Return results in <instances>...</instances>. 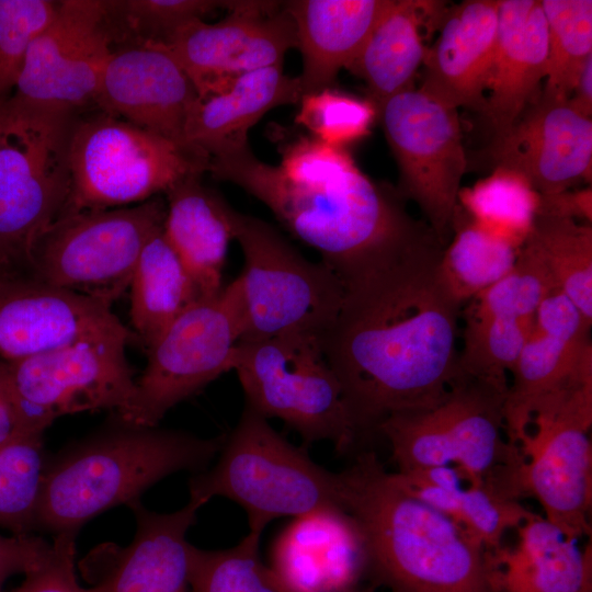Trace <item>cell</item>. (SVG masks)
I'll return each mask as SVG.
<instances>
[{
	"mask_svg": "<svg viewBox=\"0 0 592 592\" xmlns=\"http://www.w3.org/2000/svg\"><path fill=\"white\" fill-rule=\"evenodd\" d=\"M378 118L399 168L398 193L420 207L446 246L466 171L457 107L411 88L388 99Z\"/></svg>",
	"mask_w": 592,
	"mask_h": 592,
	"instance_id": "obj_15",
	"label": "cell"
},
{
	"mask_svg": "<svg viewBox=\"0 0 592 592\" xmlns=\"http://www.w3.org/2000/svg\"><path fill=\"white\" fill-rule=\"evenodd\" d=\"M46 462L43 432H19L0 444V527L12 535L35 531Z\"/></svg>",
	"mask_w": 592,
	"mask_h": 592,
	"instance_id": "obj_36",
	"label": "cell"
},
{
	"mask_svg": "<svg viewBox=\"0 0 592 592\" xmlns=\"http://www.w3.org/2000/svg\"><path fill=\"white\" fill-rule=\"evenodd\" d=\"M547 25L540 0H499L498 31L482 113L493 136L530 106L547 72Z\"/></svg>",
	"mask_w": 592,
	"mask_h": 592,
	"instance_id": "obj_24",
	"label": "cell"
},
{
	"mask_svg": "<svg viewBox=\"0 0 592 592\" xmlns=\"http://www.w3.org/2000/svg\"><path fill=\"white\" fill-rule=\"evenodd\" d=\"M465 320L457 372L509 385L506 373L513 369L532 332L535 317L488 310L469 304L465 310Z\"/></svg>",
	"mask_w": 592,
	"mask_h": 592,
	"instance_id": "obj_34",
	"label": "cell"
},
{
	"mask_svg": "<svg viewBox=\"0 0 592 592\" xmlns=\"http://www.w3.org/2000/svg\"><path fill=\"white\" fill-rule=\"evenodd\" d=\"M229 15L217 23L190 22L162 45L180 62L197 94L217 91L234 78L283 65L297 47L293 19L277 1H230Z\"/></svg>",
	"mask_w": 592,
	"mask_h": 592,
	"instance_id": "obj_17",
	"label": "cell"
},
{
	"mask_svg": "<svg viewBox=\"0 0 592 592\" xmlns=\"http://www.w3.org/2000/svg\"><path fill=\"white\" fill-rule=\"evenodd\" d=\"M533 513L496 485L468 483L456 494L453 521L486 551H490L502 544L509 530L517 528Z\"/></svg>",
	"mask_w": 592,
	"mask_h": 592,
	"instance_id": "obj_41",
	"label": "cell"
},
{
	"mask_svg": "<svg viewBox=\"0 0 592 592\" xmlns=\"http://www.w3.org/2000/svg\"><path fill=\"white\" fill-rule=\"evenodd\" d=\"M115 33L107 1H58L31 45L10 105L76 113L95 105Z\"/></svg>",
	"mask_w": 592,
	"mask_h": 592,
	"instance_id": "obj_16",
	"label": "cell"
},
{
	"mask_svg": "<svg viewBox=\"0 0 592 592\" xmlns=\"http://www.w3.org/2000/svg\"><path fill=\"white\" fill-rule=\"evenodd\" d=\"M537 213L580 219L592 223V190L561 191L553 194H539Z\"/></svg>",
	"mask_w": 592,
	"mask_h": 592,
	"instance_id": "obj_45",
	"label": "cell"
},
{
	"mask_svg": "<svg viewBox=\"0 0 592 592\" xmlns=\"http://www.w3.org/2000/svg\"><path fill=\"white\" fill-rule=\"evenodd\" d=\"M445 13L440 1L392 0L378 20L348 68L365 81L367 99L377 111L388 99L413 88L429 47L425 31L439 25Z\"/></svg>",
	"mask_w": 592,
	"mask_h": 592,
	"instance_id": "obj_30",
	"label": "cell"
},
{
	"mask_svg": "<svg viewBox=\"0 0 592 592\" xmlns=\"http://www.w3.org/2000/svg\"><path fill=\"white\" fill-rule=\"evenodd\" d=\"M444 247L432 235L345 285L321 338L360 436L435 405L457 373L460 306L437 276Z\"/></svg>",
	"mask_w": 592,
	"mask_h": 592,
	"instance_id": "obj_1",
	"label": "cell"
},
{
	"mask_svg": "<svg viewBox=\"0 0 592 592\" xmlns=\"http://www.w3.org/2000/svg\"><path fill=\"white\" fill-rule=\"evenodd\" d=\"M545 265L555 286L592 325V226L537 213L523 243Z\"/></svg>",
	"mask_w": 592,
	"mask_h": 592,
	"instance_id": "obj_33",
	"label": "cell"
},
{
	"mask_svg": "<svg viewBox=\"0 0 592 592\" xmlns=\"http://www.w3.org/2000/svg\"><path fill=\"white\" fill-rule=\"evenodd\" d=\"M496 168L523 177L538 194H553L591 179L592 119L569 100L540 96L493 139Z\"/></svg>",
	"mask_w": 592,
	"mask_h": 592,
	"instance_id": "obj_22",
	"label": "cell"
},
{
	"mask_svg": "<svg viewBox=\"0 0 592 592\" xmlns=\"http://www.w3.org/2000/svg\"><path fill=\"white\" fill-rule=\"evenodd\" d=\"M166 200L66 213L39 239L32 275L112 305L129 288L139 255L163 227Z\"/></svg>",
	"mask_w": 592,
	"mask_h": 592,
	"instance_id": "obj_11",
	"label": "cell"
},
{
	"mask_svg": "<svg viewBox=\"0 0 592 592\" xmlns=\"http://www.w3.org/2000/svg\"><path fill=\"white\" fill-rule=\"evenodd\" d=\"M508 388L457 372L439 402L391 414L376 432L388 441L398 473L454 466L464 481L489 482L517 498L514 478L524 458L505 432Z\"/></svg>",
	"mask_w": 592,
	"mask_h": 592,
	"instance_id": "obj_5",
	"label": "cell"
},
{
	"mask_svg": "<svg viewBox=\"0 0 592 592\" xmlns=\"http://www.w3.org/2000/svg\"><path fill=\"white\" fill-rule=\"evenodd\" d=\"M11 121V111L7 100H0V145L4 138Z\"/></svg>",
	"mask_w": 592,
	"mask_h": 592,
	"instance_id": "obj_48",
	"label": "cell"
},
{
	"mask_svg": "<svg viewBox=\"0 0 592 592\" xmlns=\"http://www.w3.org/2000/svg\"><path fill=\"white\" fill-rule=\"evenodd\" d=\"M458 201L474 221L520 249L532 230L539 194L520 174L496 168L471 187L459 190Z\"/></svg>",
	"mask_w": 592,
	"mask_h": 592,
	"instance_id": "obj_35",
	"label": "cell"
},
{
	"mask_svg": "<svg viewBox=\"0 0 592 592\" xmlns=\"http://www.w3.org/2000/svg\"><path fill=\"white\" fill-rule=\"evenodd\" d=\"M76 535L75 532L54 535L47 556L24 574L22 584L12 592H88L76 576Z\"/></svg>",
	"mask_w": 592,
	"mask_h": 592,
	"instance_id": "obj_43",
	"label": "cell"
},
{
	"mask_svg": "<svg viewBox=\"0 0 592 592\" xmlns=\"http://www.w3.org/2000/svg\"><path fill=\"white\" fill-rule=\"evenodd\" d=\"M520 444L524 462L515 475L521 499L534 497L545 517L567 535H590L592 503V374H582L544 397Z\"/></svg>",
	"mask_w": 592,
	"mask_h": 592,
	"instance_id": "obj_12",
	"label": "cell"
},
{
	"mask_svg": "<svg viewBox=\"0 0 592 592\" xmlns=\"http://www.w3.org/2000/svg\"><path fill=\"white\" fill-rule=\"evenodd\" d=\"M591 325L558 289L539 305L532 332L511 371L503 413L506 436L519 447L538 402L592 368ZM520 448V447H519Z\"/></svg>",
	"mask_w": 592,
	"mask_h": 592,
	"instance_id": "obj_21",
	"label": "cell"
},
{
	"mask_svg": "<svg viewBox=\"0 0 592 592\" xmlns=\"http://www.w3.org/2000/svg\"><path fill=\"white\" fill-rule=\"evenodd\" d=\"M453 238L437 263L439 280L459 306L502 278L514 265L519 248L474 221L457 205Z\"/></svg>",
	"mask_w": 592,
	"mask_h": 592,
	"instance_id": "obj_32",
	"label": "cell"
},
{
	"mask_svg": "<svg viewBox=\"0 0 592 592\" xmlns=\"http://www.w3.org/2000/svg\"><path fill=\"white\" fill-rule=\"evenodd\" d=\"M234 239L243 254L236 277L243 312L241 341L321 339L343 303L344 286L337 274L321 261L306 259L269 223L237 210Z\"/></svg>",
	"mask_w": 592,
	"mask_h": 592,
	"instance_id": "obj_8",
	"label": "cell"
},
{
	"mask_svg": "<svg viewBox=\"0 0 592 592\" xmlns=\"http://www.w3.org/2000/svg\"><path fill=\"white\" fill-rule=\"evenodd\" d=\"M269 568L281 592L346 591L367 573L364 540L342 509L315 510L280 532Z\"/></svg>",
	"mask_w": 592,
	"mask_h": 592,
	"instance_id": "obj_23",
	"label": "cell"
},
{
	"mask_svg": "<svg viewBox=\"0 0 592 592\" xmlns=\"http://www.w3.org/2000/svg\"><path fill=\"white\" fill-rule=\"evenodd\" d=\"M342 592H369V591L361 590V589H358V588L356 587V588H353V589H350V590H346V591H342Z\"/></svg>",
	"mask_w": 592,
	"mask_h": 592,
	"instance_id": "obj_49",
	"label": "cell"
},
{
	"mask_svg": "<svg viewBox=\"0 0 592 592\" xmlns=\"http://www.w3.org/2000/svg\"><path fill=\"white\" fill-rule=\"evenodd\" d=\"M242 333V304L235 278L215 296L189 307L146 350L148 361L136 380L133 403L116 418L157 426L171 408L232 369Z\"/></svg>",
	"mask_w": 592,
	"mask_h": 592,
	"instance_id": "obj_13",
	"label": "cell"
},
{
	"mask_svg": "<svg viewBox=\"0 0 592 592\" xmlns=\"http://www.w3.org/2000/svg\"><path fill=\"white\" fill-rule=\"evenodd\" d=\"M303 95L299 77L285 75L282 65L242 73L217 91L197 94L186 123V143L208 159L241 148L265 113L299 103Z\"/></svg>",
	"mask_w": 592,
	"mask_h": 592,
	"instance_id": "obj_27",
	"label": "cell"
},
{
	"mask_svg": "<svg viewBox=\"0 0 592 592\" xmlns=\"http://www.w3.org/2000/svg\"><path fill=\"white\" fill-rule=\"evenodd\" d=\"M547 25V72L542 96L569 100L592 56V1L540 0Z\"/></svg>",
	"mask_w": 592,
	"mask_h": 592,
	"instance_id": "obj_37",
	"label": "cell"
},
{
	"mask_svg": "<svg viewBox=\"0 0 592 592\" xmlns=\"http://www.w3.org/2000/svg\"><path fill=\"white\" fill-rule=\"evenodd\" d=\"M570 104L582 115H592V56L589 57L577 78L571 95Z\"/></svg>",
	"mask_w": 592,
	"mask_h": 592,
	"instance_id": "obj_47",
	"label": "cell"
},
{
	"mask_svg": "<svg viewBox=\"0 0 592 592\" xmlns=\"http://www.w3.org/2000/svg\"><path fill=\"white\" fill-rule=\"evenodd\" d=\"M23 431L33 430L26 425L13 395L5 366L0 363V444Z\"/></svg>",
	"mask_w": 592,
	"mask_h": 592,
	"instance_id": "obj_46",
	"label": "cell"
},
{
	"mask_svg": "<svg viewBox=\"0 0 592 592\" xmlns=\"http://www.w3.org/2000/svg\"><path fill=\"white\" fill-rule=\"evenodd\" d=\"M57 5L52 0H0V98L14 91L29 49Z\"/></svg>",
	"mask_w": 592,
	"mask_h": 592,
	"instance_id": "obj_42",
	"label": "cell"
},
{
	"mask_svg": "<svg viewBox=\"0 0 592 592\" xmlns=\"http://www.w3.org/2000/svg\"><path fill=\"white\" fill-rule=\"evenodd\" d=\"M135 340L126 335L88 338L4 364L29 429L44 432L55 419L86 411L124 415L137 389L125 354L126 345Z\"/></svg>",
	"mask_w": 592,
	"mask_h": 592,
	"instance_id": "obj_14",
	"label": "cell"
},
{
	"mask_svg": "<svg viewBox=\"0 0 592 592\" xmlns=\"http://www.w3.org/2000/svg\"><path fill=\"white\" fill-rule=\"evenodd\" d=\"M205 500L191 496L172 513L130 501L136 531L127 547L99 545L80 563L92 585L88 592H189L191 544L186 533Z\"/></svg>",
	"mask_w": 592,
	"mask_h": 592,
	"instance_id": "obj_19",
	"label": "cell"
},
{
	"mask_svg": "<svg viewBox=\"0 0 592 592\" xmlns=\"http://www.w3.org/2000/svg\"><path fill=\"white\" fill-rule=\"evenodd\" d=\"M215 466L191 478L190 494L224 497L247 513L249 531L275 519L340 508L338 475L315 463L249 406L225 442Z\"/></svg>",
	"mask_w": 592,
	"mask_h": 592,
	"instance_id": "obj_6",
	"label": "cell"
},
{
	"mask_svg": "<svg viewBox=\"0 0 592 592\" xmlns=\"http://www.w3.org/2000/svg\"><path fill=\"white\" fill-rule=\"evenodd\" d=\"M232 369L246 405L266 419H280L306 444L328 441L345 452L360 437L320 338L240 341Z\"/></svg>",
	"mask_w": 592,
	"mask_h": 592,
	"instance_id": "obj_10",
	"label": "cell"
},
{
	"mask_svg": "<svg viewBox=\"0 0 592 592\" xmlns=\"http://www.w3.org/2000/svg\"><path fill=\"white\" fill-rule=\"evenodd\" d=\"M115 45L163 44L183 25L203 20L229 1L216 0H124L107 1Z\"/></svg>",
	"mask_w": 592,
	"mask_h": 592,
	"instance_id": "obj_39",
	"label": "cell"
},
{
	"mask_svg": "<svg viewBox=\"0 0 592 592\" xmlns=\"http://www.w3.org/2000/svg\"><path fill=\"white\" fill-rule=\"evenodd\" d=\"M516 542L486 551L493 592H591V544L581 548L545 516L533 513Z\"/></svg>",
	"mask_w": 592,
	"mask_h": 592,
	"instance_id": "obj_26",
	"label": "cell"
},
{
	"mask_svg": "<svg viewBox=\"0 0 592 592\" xmlns=\"http://www.w3.org/2000/svg\"><path fill=\"white\" fill-rule=\"evenodd\" d=\"M337 475L340 508L358 526L375 582L390 592H493L483 547L407 491L374 453Z\"/></svg>",
	"mask_w": 592,
	"mask_h": 592,
	"instance_id": "obj_3",
	"label": "cell"
},
{
	"mask_svg": "<svg viewBox=\"0 0 592 592\" xmlns=\"http://www.w3.org/2000/svg\"><path fill=\"white\" fill-rule=\"evenodd\" d=\"M129 289L133 332L146 350L180 315L202 299L162 228L144 247Z\"/></svg>",
	"mask_w": 592,
	"mask_h": 592,
	"instance_id": "obj_31",
	"label": "cell"
},
{
	"mask_svg": "<svg viewBox=\"0 0 592 592\" xmlns=\"http://www.w3.org/2000/svg\"><path fill=\"white\" fill-rule=\"evenodd\" d=\"M0 145V277L32 275L34 250L70 197L76 114L15 109Z\"/></svg>",
	"mask_w": 592,
	"mask_h": 592,
	"instance_id": "obj_7",
	"label": "cell"
},
{
	"mask_svg": "<svg viewBox=\"0 0 592 592\" xmlns=\"http://www.w3.org/2000/svg\"><path fill=\"white\" fill-rule=\"evenodd\" d=\"M392 0H293L284 8L293 19L303 56L304 94L331 88L349 68Z\"/></svg>",
	"mask_w": 592,
	"mask_h": 592,
	"instance_id": "obj_28",
	"label": "cell"
},
{
	"mask_svg": "<svg viewBox=\"0 0 592 592\" xmlns=\"http://www.w3.org/2000/svg\"><path fill=\"white\" fill-rule=\"evenodd\" d=\"M52 543L29 535H0V592L4 581L16 573L26 574L47 556Z\"/></svg>",
	"mask_w": 592,
	"mask_h": 592,
	"instance_id": "obj_44",
	"label": "cell"
},
{
	"mask_svg": "<svg viewBox=\"0 0 592 592\" xmlns=\"http://www.w3.org/2000/svg\"><path fill=\"white\" fill-rule=\"evenodd\" d=\"M102 335L136 338L104 301L33 275L0 277V363H14Z\"/></svg>",
	"mask_w": 592,
	"mask_h": 592,
	"instance_id": "obj_18",
	"label": "cell"
},
{
	"mask_svg": "<svg viewBox=\"0 0 592 592\" xmlns=\"http://www.w3.org/2000/svg\"><path fill=\"white\" fill-rule=\"evenodd\" d=\"M207 171L261 201L343 286L435 235L407 213L398 191L366 175L345 147L314 137L288 144L277 167L246 145L212 157Z\"/></svg>",
	"mask_w": 592,
	"mask_h": 592,
	"instance_id": "obj_2",
	"label": "cell"
},
{
	"mask_svg": "<svg viewBox=\"0 0 592 592\" xmlns=\"http://www.w3.org/2000/svg\"><path fill=\"white\" fill-rule=\"evenodd\" d=\"M196 98L191 78L162 44H128L114 48L96 107L208 159L185 139Z\"/></svg>",
	"mask_w": 592,
	"mask_h": 592,
	"instance_id": "obj_20",
	"label": "cell"
},
{
	"mask_svg": "<svg viewBox=\"0 0 592 592\" xmlns=\"http://www.w3.org/2000/svg\"><path fill=\"white\" fill-rule=\"evenodd\" d=\"M224 442L225 436L202 439L115 417L46 462L35 531L78 533L100 513L140 499L167 476L203 470Z\"/></svg>",
	"mask_w": 592,
	"mask_h": 592,
	"instance_id": "obj_4",
	"label": "cell"
},
{
	"mask_svg": "<svg viewBox=\"0 0 592 592\" xmlns=\"http://www.w3.org/2000/svg\"><path fill=\"white\" fill-rule=\"evenodd\" d=\"M499 0H466L447 9L423 61L422 88L482 113L498 31Z\"/></svg>",
	"mask_w": 592,
	"mask_h": 592,
	"instance_id": "obj_25",
	"label": "cell"
},
{
	"mask_svg": "<svg viewBox=\"0 0 592 592\" xmlns=\"http://www.w3.org/2000/svg\"><path fill=\"white\" fill-rule=\"evenodd\" d=\"M208 163V159L99 109L72 122L70 197L64 214L145 202L189 175L207 171Z\"/></svg>",
	"mask_w": 592,
	"mask_h": 592,
	"instance_id": "obj_9",
	"label": "cell"
},
{
	"mask_svg": "<svg viewBox=\"0 0 592 592\" xmlns=\"http://www.w3.org/2000/svg\"><path fill=\"white\" fill-rule=\"evenodd\" d=\"M201 174H192L168 190L162 231L192 276L201 298L218 294L228 246L234 239L236 210Z\"/></svg>",
	"mask_w": 592,
	"mask_h": 592,
	"instance_id": "obj_29",
	"label": "cell"
},
{
	"mask_svg": "<svg viewBox=\"0 0 592 592\" xmlns=\"http://www.w3.org/2000/svg\"><path fill=\"white\" fill-rule=\"evenodd\" d=\"M262 533H249L227 549L205 550L191 546L192 592H281L260 556Z\"/></svg>",
	"mask_w": 592,
	"mask_h": 592,
	"instance_id": "obj_38",
	"label": "cell"
},
{
	"mask_svg": "<svg viewBox=\"0 0 592 592\" xmlns=\"http://www.w3.org/2000/svg\"><path fill=\"white\" fill-rule=\"evenodd\" d=\"M299 104L296 123L306 127L314 138L338 147L367 136L378 117L377 107L368 99L332 88L306 93Z\"/></svg>",
	"mask_w": 592,
	"mask_h": 592,
	"instance_id": "obj_40",
	"label": "cell"
}]
</instances>
